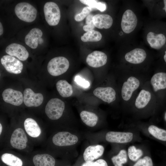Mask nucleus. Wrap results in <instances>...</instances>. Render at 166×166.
<instances>
[{"mask_svg": "<svg viewBox=\"0 0 166 166\" xmlns=\"http://www.w3.org/2000/svg\"><path fill=\"white\" fill-rule=\"evenodd\" d=\"M129 128L123 131L107 132L105 135L106 140L110 143L125 145L141 142L143 140L140 132L135 128Z\"/></svg>", "mask_w": 166, "mask_h": 166, "instance_id": "obj_1", "label": "nucleus"}, {"mask_svg": "<svg viewBox=\"0 0 166 166\" xmlns=\"http://www.w3.org/2000/svg\"><path fill=\"white\" fill-rule=\"evenodd\" d=\"M146 136L166 144V130L150 123L137 122L130 124Z\"/></svg>", "mask_w": 166, "mask_h": 166, "instance_id": "obj_2", "label": "nucleus"}, {"mask_svg": "<svg viewBox=\"0 0 166 166\" xmlns=\"http://www.w3.org/2000/svg\"><path fill=\"white\" fill-rule=\"evenodd\" d=\"M15 13L18 17L24 22H31L36 19L37 10L30 4L22 2L18 4L14 10Z\"/></svg>", "mask_w": 166, "mask_h": 166, "instance_id": "obj_3", "label": "nucleus"}, {"mask_svg": "<svg viewBox=\"0 0 166 166\" xmlns=\"http://www.w3.org/2000/svg\"><path fill=\"white\" fill-rule=\"evenodd\" d=\"M127 152L128 166H131L144 156L151 153L149 148L144 144H128Z\"/></svg>", "mask_w": 166, "mask_h": 166, "instance_id": "obj_4", "label": "nucleus"}, {"mask_svg": "<svg viewBox=\"0 0 166 166\" xmlns=\"http://www.w3.org/2000/svg\"><path fill=\"white\" fill-rule=\"evenodd\" d=\"M68 60L63 57H57L52 59L48 62L47 68L51 75L57 76L65 73L69 67Z\"/></svg>", "mask_w": 166, "mask_h": 166, "instance_id": "obj_5", "label": "nucleus"}, {"mask_svg": "<svg viewBox=\"0 0 166 166\" xmlns=\"http://www.w3.org/2000/svg\"><path fill=\"white\" fill-rule=\"evenodd\" d=\"M65 107L64 102L57 98H52L47 102L45 109L48 117L52 120H56L62 116Z\"/></svg>", "mask_w": 166, "mask_h": 166, "instance_id": "obj_6", "label": "nucleus"}, {"mask_svg": "<svg viewBox=\"0 0 166 166\" xmlns=\"http://www.w3.org/2000/svg\"><path fill=\"white\" fill-rule=\"evenodd\" d=\"M151 98V94L148 91L141 90L134 102V111L140 116L147 115L148 104Z\"/></svg>", "mask_w": 166, "mask_h": 166, "instance_id": "obj_7", "label": "nucleus"}, {"mask_svg": "<svg viewBox=\"0 0 166 166\" xmlns=\"http://www.w3.org/2000/svg\"><path fill=\"white\" fill-rule=\"evenodd\" d=\"M45 20L51 26H55L59 23L61 17L60 11L55 3L50 2L46 3L44 7Z\"/></svg>", "mask_w": 166, "mask_h": 166, "instance_id": "obj_8", "label": "nucleus"}, {"mask_svg": "<svg viewBox=\"0 0 166 166\" xmlns=\"http://www.w3.org/2000/svg\"><path fill=\"white\" fill-rule=\"evenodd\" d=\"M137 24V18L134 12L131 10H125L122 15L121 26L123 31L126 34L132 32Z\"/></svg>", "mask_w": 166, "mask_h": 166, "instance_id": "obj_9", "label": "nucleus"}, {"mask_svg": "<svg viewBox=\"0 0 166 166\" xmlns=\"http://www.w3.org/2000/svg\"><path fill=\"white\" fill-rule=\"evenodd\" d=\"M2 64L8 72L15 74L22 72L23 68L22 62L18 59L9 55H5L1 59Z\"/></svg>", "mask_w": 166, "mask_h": 166, "instance_id": "obj_10", "label": "nucleus"}, {"mask_svg": "<svg viewBox=\"0 0 166 166\" xmlns=\"http://www.w3.org/2000/svg\"><path fill=\"white\" fill-rule=\"evenodd\" d=\"M78 140L77 136L66 132H58L55 134L52 138L53 144L59 146L74 145L77 143Z\"/></svg>", "mask_w": 166, "mask_h": 166, "instance_id": "obj_11", "label": "nucleus"}, {"mask_svg": "<svg viewBox=\"0 0 166 166\" xmlns=\"http://www.w3.org/2000/svg\"><path fill=\"white\" fill-rule=\"evenodd\" d=\"M140 82L136 77L131 76L128 77L122 85L121 94L122 99L125 101H128L132 97L133 93L139 87Z\"/></svg>", "mask_w": 166, "mask_h": 166, "instance_id": "obj_12", "label": "nucleus"}, {"mask_svg": "<svg viewBox=\"0 0 166 166\" xmlns=\"http://www.w3.org/2000/svg\"><path fill=\"white\" fill-rule=\"evenodd\" d=\"M28 139L23 130L21 128L15 129L12 134L10 144L14 148L22 150L26 148Z\"/></svg>", "mask_w": 166, "mask_h": 166, "instance_id": "obj_13", "label": "nucleus"}, {"mask_svg": "<svg viewBox=\"0 0 166 166\" xmlns=\"http://www.w3.org/2000/svg\"><path fill=\"white\" fill-rule=\"evenodd\" d=\"M23 102L27 107H38L43 101V96L40 93H35L30 88L25 89L23 92Z\"/></svg>", "mask_w": 166, "mask_h": 166, "instance_id": "obj_14", "label": "nucleus"}, {"mask_svg": "<svg viewBox=\"0 0 166 166\" xmlns=\"http://www.w3.org/2000/svg\"><path fill=\"white\" fill-rule=\"evenodd\" d=\"M3 100L7 103L15 106L21 105L23 101V96L20 91L11 88L4 90L2 94Z\"/></svg>", "mask_w": 166, "mask_h": 166, "instance_id": "obj_15", "label": "nucleus"}, {"mask_svg": "<svg viewBox=\"0 0 166 166\" xmlns=\"http://www.w3.org/2000/svg\"><path fill=\"white\" fill-rule=\"evenodd\" d=\"M107 57L104 52L94 51L89 54L87 57L86 61L89 66L93 68L102 66L107 63Z\"/></svg>", "mask_w": 166, "mask_h": 166, "instance_id": "obj_16", "label": "nucleus"}, {"mask_svg": "<svg viewBox=\"0 0 166 166\" xmlns=\"http://www.w3.org/2000/svg\"><path fill=\"white\" fill-rule=\"evenodd\" d=\"M5 51L9 55L15 56L22 61L26 60L29 55L26 48L23 45L17 43H13L8 45Z\"/></svg>", "mask_w": 166, "mask_h": 166, "instance_id": "obj_17", "label": "nucleus"}, {"mask_svg": "<svg viewBox=\"0 0 166 166\" xmlns=\"http://www.w3.org/2000/svg\"><path fill=\"white\" fill-rule=\"evenodd\" d=\"M94 95L103 101L108 103L114 101L116 99V93L112 87H98L93 91Z\"/></svg>", "mask_w": 166, "mask_h": 166, "instance_id": "obj_18", "label": "nucleus"}, {"mask_svg": "<svg viewBox=\"0 0 166 166\" xmlns=\"http://www.w3.org/2000/svg\"><path fill=\"white\" fill-rule=\"evenodd\" d=\"M104 151V147L100 145L89 146L85 150L83 158L85 162H91L96 160L103 154Z\"/></svg>", "mask_w": 166, "mask_h": 166, "instance_id": "obj_19", "label": "nucleus"}, {"mask_svg": "<svg viewBox=\"0 0 166 166\" xmlns=\"http://www.w3.org/2000/svg\"><path fill=\"white\" fill-rule=\"evenodd\" d=\"M146 56V53L144 50L141 48H136L126 53L124 57L128 62L137 64L143 62Z\"/></svg>", "mask_w": 166, "mask_h": 166, "instance_id": "obj_20", "label": "nucleus"}, {"mask_svg": "<svg viewBox=\"0 0 166 166\" xmlns=\"http://www.w3.org/2000/svg\"><path fill=\"white\" fill-rule=\"evenodd\" d=\"M128 145L122 144L121 148L113 155L111 160L114 166H128V158L127 148Z\"/></svg>", "mask_w": 166, "mask_h": 166, "instance_id": "obj_21", "label": "nucleus"}, {"mask_svg": "<svg viewBox=\"0 0 166 166\" xmlns=\"http://www.w3.org/2000/svg\"><path fill=\"white\" fill-rule=\"evenodd\" d=\"M147 41L152 48L159 49L165 44L166 38L162 34H156L152 32H150L147 35Z\"/></svg>", "mask_w": 166, "mask_h": 166, "instance_id": "obj_22", "label": "nucleus"}, {"mask_svg": "<svg viewBox=\"0 0 166 166\" xmlns=\"http://www.w3.org/2000/svg\"><path fill=\"white\" fill-rule=\"evenodd\" d=\"M42 34V31L39 28H33L25 36L26 44L32 49L36 48L38 46V40L41 38Z\"/></svg>", "mask_w": 166, "mask_h": 166, "instance_id": "obj_23", "label": "nucleus"}, {"mask_svg": "<svg viewBox=\"0 0 166 166\" xmlns=\"http://www.w3.org/2000/svg\"><path fill=\"white\" fill-rule=\"evenodd\" d=\"M93 22L94 26L99 29H108L112 26L113 19L109 14H98L93 16Z\"/></svg>", "mask_w": 166, "mask_h": 166, "instance_id": "obj_24", "label": "nucleus"}, {"mask_svg": "<svg viewBox=\"0 0 166 166\" xmlns=\"http://www.w3.org/2000/svg\"><path fill=\"white\" fill-rule=\"evenodd\" d=\"M151 84L155 92L166 88V73L159 72L155 74L150 80Z\"/></svg>", "mask_w": 166, "mask_h": 166, "instance_id": "obj_25", "label": "nucleus"}, {"mask_svg": "<svg viewBox=\"0 0 166 166\" xmlns=\"http://www.w3.org/2000/svg\"><path fill=\"white\" fill-rule=\"evenodd\" d=\"M25 130L27 133L33 137H37L41 133V129L37 123L32 118L26 119L24 123Z\"/></svg>", "mask_w": 166, "mask_h": 166, "instance_id": "obj_26", "label": "nucleus"}, {"mask_svg": "<svg viewBox=\"0 0 166 166\" xmlns=\"http://www.w3.org/2000/svg\"><path fill=\"white\" fill-rule=\"evenodd\" d=\"M33 161L35 166H54L55 164L54 158L47 154L35 155Z\"/></svg>", "mask_w": 166, "mask_h": 166, "instance_id": "obj_27", "label": "nucleus"}, {"mask_svg": "<svg viewBox=\"0 0 166 166\" xmlns=\"http://www.w3.org/2000/svg\"><path fill=\"white\" fill-rule=\"evenodd\" d=\"M56 87L59 94L63 97H69L73 94L72 86L65 80L58 81L56 83Z\"/></svg>", "mask_w": 166, "mask_h": 166, "instance_id": "obj_28", "label": "nucleus"}, {"mask_svg": "<svg viewBox=\"0 0 166 166\" xmlns=\"http://www.w3.org/2000/svg\"><path fill=\"white\" fill-rule=\"evenodd\" d=\"M82 121L87 125L93 127L97 124L98 117L94 113L86 111H83L80 113Z\"/></svg>", "mask_w": 166, "mask_h": 166, "instance_id": "obj_29", "label": "nucleus"}, {"mask_svg": "<svg viewBox=\"0 0 166 166\" xmlns=\"http://www.w3.org/2000/svg\"><path fill=\"white\" fill-rule=\"evenodd\" d=\"M2 161L9 166H22L23 162L18 157L10 153H5L1 156Z\"/></svg>", "mask_w": 166, "mask_h": 166, "instance_id": "obj_30", "label": "nucleus"}, {"mask_svg": "<svg viewBox=\"0 0 166 166\" xmlns=\"http://www.w3.org/2000/svg\"><path fill=\"white\" fill-rule=\"evenodd\" d=\"M102 37L99 32L93 30L85 33L81 36V39L84 42H98L101 40Z\"/></svg>", "mask_w": 166, "mask_h": 166, "instance_id": "obj_31", "label": "nucleus"}, {"mask_svg": "<svg viewBox=\"0 0 166 166\" xmlns=\"http://www.w3.org/2000/svg\"><path fill=\"white\" fill-rule=\"evenodd\" d=\"M80 1L82 3L88 5L92 9L96 8L101 12L104 11L106 9V6L105 3L97 2L96 0H81Z\"/></svg>", "mask_w": 166, "mask_h": 166, "instance_id": "obj_32", "label": "nucleus"}, {"mask_svg": "<svg viewBox=\"0 0 166 166\" xmlns=\"http://www.w3.org/2000/svg\"><path fill=\"white\" fill-rule=\"evenodd\" d=\"M131 166H156L153 161L151 153L139 159Z\"/></svg>", "mask_w": 166, "mask_h": 166, "instance_id": "obj_33", "label": "nucleus"}, {"mask_svg": "<svg viewBox=\"0 0 166 166\" xmlns=\"http://www.w3.org/2000/svg\"><path fill=\"white\" fill-rule=\"evenodd\" d=\"M92 9L89 7H84L81 13L76 15L75 17V20L77 22H80L83 20L92 11Z\"/></svg>", "mask_w": 166, "mask_h": 166, "instance_id": "obj_34", "label": "nucleus"}, {"mask_svg": "<svg viewBox=\"0 0 166 166\" xmlns=\"http://www.w3.org/2000/svg\"><path fill=\"white\" fill-rule=\"evenodd\" d=\"M93 15L90 14L86 18V23L87 25L83 27V30L87 32L89 31L93 30L95 26L94 25L93 22Z\"/></svg>", "mask_w": 166, "mask_h": 166, "instance_id": "obj_35", "label": "nucleus"}, {"mask_svg": "<svg viewBox=\"0 0 166 166\" xmlns=\"http://www.w3.org/2000/svg\"><path fill=\"white\" fill-rule=\"evenodd\" d=\"M81 166H108V165L105 160L100 159L95 162H85Z\"/></svg>", "mask_w": 166, "mask_h": 166, "instance_id": "obj_36", "label": "nucleus"}, {"mask_svg": "<svg viewBox=\"0 0 166 166\" xmlns=\"http://www.w3.org/2000/svg\"><path fill=\"white\" fill-rule=\"evenodd\" d=\"M75 81L77 84L85 88L88 87L90 85L88 81H86L79 76H77L76 77Z\"/></svg>", "mask_w": 166, "mask_h": 166, "instance_id": "obj_37", "label": "nucleus"}, {"mask_svg": "<svg viewBox=\"0 0 166 166\" xmlns=\"http://www.w3.org/2000/svg\"><path fill=\"white\" fill-rule=\"evenodd\" d=\"M3 27L1 22H0V35H1L3 33Z\"/></svg>", "mask_w": 166, "mask_h": 166, "instance_id": "obj_38", "label": "nucleus"}, {"mask_svg": "<svg viewBox=\"0 0 166 166\" xmlns=\"http://www.w3.org/2000/svg\"><path fill=\"white\" fill-rule=\"evenodd\" d=\"M164 7L163 8V9L164 10L166 13V0H164Z\"/></svg>", "mask_w": 166, "mask_h": 166, "instance_id": "obj_39", "label": "nucleus"}, {"mask_svg": "<svg viewBox=\"0 0 166 166\" xmlns=\"http://www.w3.org/2000/svg\"><path fill=\"white\" fill-rule=\"evenodd\" d=\"M2 126L1 124L0 123V135L1 134V133L2 132Z\"/></svg>", "mask_w": 166, "mask_h": 166, "instance_id": "obj_40", "label": "nucleus"}, {"mask_svg": "<svg viewBox=\"0 0 166 166\" xmlns=\"http://www.w3.org/2000/svg\"><path fill=\"white\" fill-rule=\"evenodd\" d=\"M164 60L166 63V51L165 52V54L164 56Z\"/></svg>", "mask_w": 166, "mask_h": 166, "instance_id": "obj_41", "label": "nucleus"}, {"mask_svg": "<svg viewBox=\"0 0 166 166\" xmlns=\"http://www.w3.org/2000/svg\"><path fill=\"white\" fill-rule=\"evenodd\" d=\"M164 120L165 121H166V111L164 115Z\"/></svg>", "mask_w": 166, "mask_h": 166, "instance_id": "obj_42", "label": "nucleus"}, {"mask_svg": "<svg viewBox=\"0 0 166 166\" xmlns=\"http://www.w3.org/2000/svg\"><path fill=\"white\" fill-rule=\"evenodd\" d=\"M158 166H166V165H165L164 164H160Z\"/></svg>", "mask_w": 166, "mask_h": 166, "instance_id": "obj_43", "label": "nucleus"}, {"mask_svg": "<svg viewBox=\"0 0 166 166\" xmlns=\"http://www.w3.org/2000/svg\"><path fill=\"white\" fill-rule=\"evenodd\" d=\"M164 164H165V165L166 166V162H165Z\"/></svg>", "mask_w": 166, "mask_h": 166, "instance_id": "obj_44", "label": "nucleus"}]
</instances>
